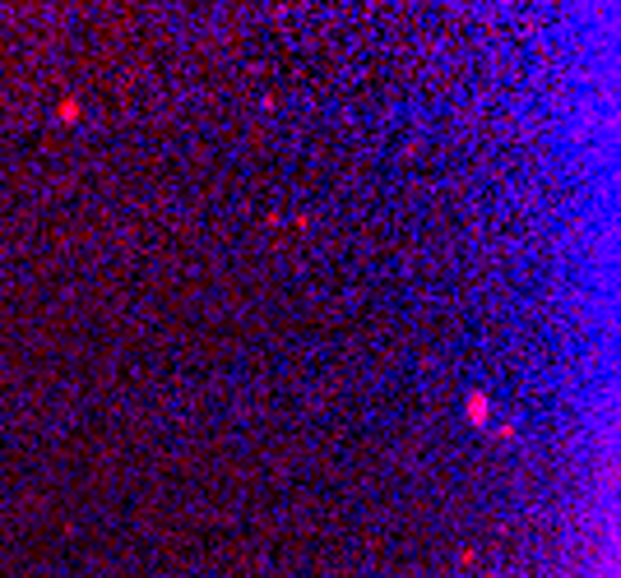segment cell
I'll return each mask as SVG.
<instances>
[{"label": "cell", "mask_w": 621, "mask_h": 578, "mask_svg": "<svg viewBox=\"0 0 621 578\" xmlns=\"http://www.w3.org/2000/svg\"><path fill=\"white\" fill-rule=\"evenodd\" d=\"M80 116V98H65L60 102V121H75Z\"/></svg>", "instance_id": "obj_2"}, {"label": "cell", "mask_w": 621, "mask_h": 578, "mask_svg": "<svg viewBox=\"0 0 621 578\" xmlns=\"http://www.w3.org/2000/svg\"><path fill=\"white\" fill-rule=\"evenodd\" d=\"M487 412H492L487 394H473V398H468V416H473V426H482V421H487Z\"/></svg>", "instance_id": "obj_1"}]
</instances>
